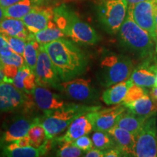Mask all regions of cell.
<instances>
[{"label":"cell","mask_w":157,"mask_h":157,"mask_svg":"<svg viewBox=\"0 0 157 157\" xmlns=\"http://www.w3.org/2000/svg\"><path fill=\"white\" fill-rule=\"evenodd\" d=\"M93 129V125L87 115H82L72 121L63 136L56 138V140L59 143L73 142L78 137L88 135Z\"/></svg>","instance_id":"19"},{"label":"cell","mask_w":157,"mask_h":157,"mask_svg":"<svg viewBox=\"0 0 157 157\" xmlns=\"http://www.w3.org/2000/svg\"><path fill=\"white\" fill-rule=\"evenodd\" d=\"M57 89L68 98L84 103H93L98 99V93L92 85L91 80L73 78L58 84Z\"/></svg>","instance_id":"8"},{"label":"cell","mask_w":157,"mask_h":157,"mask_svg":"<svg viewBox=\"0 0 157 157\" xmlns=\"http://www.w3.org/2000/svg\"><path fill=\"white\" fill-rule=\"evenodd\" d=\"M42 118H29L23 116H17L10 121L6 126L5 132L0 136V147L3 148L6 145L15 142L21 137L28 134L29 130L33 125L42 123Z\"/></svg>","instance_id":"11"},{"label":"cell","mask_w":157,"mask_h":157,"mask_svg":"<svg viewBox=\"0 0 157 157\" xmlns=\"http://www.w3.org/2000/svg\"><path fill=\"white\" fill-rule=\"evenodd\" d=\"M154 86H157V74H156V79H155V84Z\"/></svg>","instance_id":"45"},{"label":"cell","mask_w":157,"mask_h":157,"mask_svg":"<svg viewBox=\"0 0 157 157\" xmlns=\"http://www.w3.org/2000/svg\"><path fill=\"white\" fill-rule=\"evenodd\" d=\"M53 10L51 7L38 6L23 17L22 21L31 34H36L46 29L50 21L53 20Z\"/></svg>","instance_id":"14"},{"label":"cell","mask_w":157,"mask_h":157,"mask_svg":"<svg viewBox=\"0 0 157 157\" xmlns=\"http://www.w3.org/2000/svg\"><path fill=\"white\" fill-rule=\"evenodd\" d=\"M0 136H1V134H0Z\"/></svg>","instance_id":"48"},{"label":"cell","mask_w":157,"mask_h":157,"mask_svg":"<svg viewBox=\"0 0 157 157\" xmlns=\"http://www.w3.org/2000/svg\"><path fill=\"white\" fill-rule=\"evenodd\" d=\"M53 21L57 26L74 42L81 45H94L100 41L95 29L78 16L66 5H62L53 9Z\"/></svg>","instance_id":"2"},{"label":"cell","mask_w":157,"mask_h":157,"mask_svg":"<svg viewBox=\"0 0 157 157\" xmlns=\"http://www.w3.org/2000/svg\"><path fill=\"white\" fill-rule=\"evenodd\" d=\"M154 60L155 63V66H156V71H157V51L154 56Z\"/></svg>","instance_id":"44"},{"label":"cell","mask_w":157,"mask_h":157,"mask_svg":"<svg viewBox=\"0 0 157 157\" xmlns=\"http://www.w3.org/2000/svg\"><path fill=\"white\" fill-rule=\"evenodd\" d=\"M134 84L132 80H124L108 88L102 95V101L108 105H116L123 101L127 90Z\"/></svg>","instance_id":"22"},{"label":"cell","mask_w":157,"mask_h":157,"mask_svg":"<svg viewBox=\"0 0 157 157\" xmlns=\"http://www.w3.org/2000/svg\"><path fill=\"white\" fill-rule=\"evenodd\" d=\"M93 146L95 148L105 151L116 146L113 137L105 131H95L92 137Z\"/></svg>","instance_id":"28"},{"label":"cell","mask_w":157,"mask_h":157,"mask_svg":"<svg viewBox=\"0 0 157 157\" xmlns=\"http://www.w3.org/2000/svg\"><path fill=\"white\" fill-rule=\"evenodd\" d=\"M100 109V105L66 103L59 109L44 111L42 124L45 129L47 139H56L68 129L76 118Z\"/></svg>","instance_id":"4"},{"label":"cell","mask_w":157,"mask_h":157,"mask_svg":"<svg viewBox=\"0 0 157 157\" xmlns=\"http://www.w3.org/2000/svg\"><path fill=\"white\" fill-rule=\"evenodd\" d=\"M5 11H4V8L2 7V5H0V21H2L5 18Z\"/></svg>","instance_id":"42"},{"label":"cell","mask_w":157,"mask_h":157,"mask_svg":"<svg viewBox=\"0 0 157 157\" xmlns=\"http://www.w3.org/2000/svg\"><path fill=\"white\" fill-rule=\"evenodd\" d=\"M136 157L157 156V124L156 114L145 121L136 137L135 154Z\"/></svg>","instance_id":"7"},{"label":"cell","mask_w":157,"mask_h":157,"mask_svg":"<svg viewBox=\"0 0 157 157\" xmlns=\"http://www.w3.org/2000/svg\"><path fill=\"white\" fill-rule=\"evenodd\" d=\"M127 10V0H103L98 7V20L108 33L115 34L126 18Z\"/></svg>","instance_id":"6"},{"label":"cell","mask_w":157,"mask_h":157,"mask_svg":"<svg viewBox=\"0 0 157 157\" xmlns=\"http://www.w3.org/2000/svg\"><path fill=\"white\" fill-rule=\"evenodd\" d=\"M107 132L113 137L116 146L122 152L124 156H134L136 135L117 126H113Z\"/></svg>","instance_id":"18"},{"label":"cell","mask_w":157,"mask_h":157,"mask_svg":"<svg viewBox=\"0 0 157 157\" xmlns=\"http://www.w3.org/2000/svg\"><path fill=\"white\" fill-rule=\"evenodd\" d=\"M146 120L129 110H126L119 116L115 126L126 129L137 136Z\"/></svg>","instance_id":"26"},{"label":"cell","mask_w":157,"mask_h":157,"mask_svg":"<svg viewBox=\"0 0 157 157\" xmlns=\"http://www.w3.org/2000/svg\"><path fill=\"white\" fill-rule=\"evenodd\" d=\"M41 45L36 40H29L25 44L24 52H23V58L25 60V63L29 66L31 70H35L36 67L37 58H38V52Z\"/></svg>","instance_id":"27"},{"label":"cell","mask_w":157,"mask_h":157,"mask_svg":"<svg viewBox=\"0 0 157 157\" xmlns=\"http://www.w3.org/2000/svg\"><path fill=\"white\" fill-rule=\"evenodd\" d=\"M27 135L31 140V146L35 148L42 146L47 140L46 132L42 123H37L33 125L29 130Z\"/></svg>","instance_id":"29"},{"label":"cell","mask_w":157,"mask_h":157,"mask_svg":"<svg viewBox=\"0 0 157 157\" xmlns=\"http://www.w3.org/2000/svg\"><path fill=\"white\" fill-rule=\"evenodd\" d=\"M20 1H21V0H0V5L5 9L6 7H10V6L14 5V4H16Z\"/></svg>","instance_id":"39"},{"label":"cell","mask_w":157,"mask_h":157,"mask_svg":"<svg viewBox=\"0 0 157 157\" xmlns=\"http://www.w3.org/2000/svg\"><path fill=\"white\" fill-rule=\"evenodd\" d=\"M63 82L85 73L88 58L75 44L64 38L43 45Z\"/></svg>","instance_id":"1"},{"label":"cell","mask_w":157,"mask_h":157,"mask_svg":"<svg viewBox=\"0 0 157 157\" xmlns=\"http://www.w3.org/2000/svg\"><path fill=\"white\" fill-rule=\"evenodd\" d=\"M13 85L20 91L25 93H31L36 86V74L26 65L19 68L13 78Z\"/></svg>","instance_id":"21"},{"label":"cell","mask_w":157,"mask_h":157,"mask_svg":"<svg viewBox=\"0 0 157 157\" xmlns=\"http://www.w3.org/2000/svg\"><path fill=\"white\" fill-rule=\"evenodd\" d=\"M2 64L11 65L17 66V68H21L25 63L23 56L13 52L9 56H0V65Z\"/></svg>","instance_id":"32"},{"label":"cell","mask_w":157,"mask_h":157,"mask_svg":"<svg viewBox=\"0 0 157 157\" xmlns=\"http://www.w3.org/2000/svg\"><path fill=\"white\" fill-rule=\"evenodd\" d=\"M55 139H47L42 146L18 147L15 142L10 143L2 148V156L7 157H39L44 156L51 148Z\"/></svg>","instance_id":"16"},{"label":"cell","mask_w":157,"mask_h":157,"mask_svg":"<svg viewBox=\"0 0 157 157\" xmlns=\"http://www.w3.org/2000/svg\"><path fill=\"white\" fill-rule=\"evenodd\" d=\"M34 73L36 74V84L42 87L57 89L61 80L43 45H41L39 50Z\"/></svg>","instance_id":"9"},{"label":"cell","mask_w":157,"mask_h":157,"mask_svg":"<svg viewBox=\"0 0 157 157\" xmlns=\"http://www.w3.org/2000/svg\"><path fill=\"white\" fill-rule=\"evenodd\" d=\"M0 33L10 36H17L25 42L29 41L30 32L22 20L5 17L0 21Z\"/></svg>","instance_id":"20"},{"label":"cell","mask_w":157,"mask_h":157,"mask_svg":"<svg viewBox=\"0 0 157 157\" xmlns=\"http://www.w3.org/2000/svg\"><path fill=\"white\" fill-rule=\"evenodd\" d=\"M118 33L121 44L139 58L145 60L156 52V42L146 31L137 24L129 8Z\"/></svg>","instance_id":"3"},{"label":"cell","mask_w":157,"mask_h":157,"mask_svg":"<svg viewBox=\"0 0 157 157\" xmlns=\"http://www.w3.org/2000/svg\"><path fill=\"white\" fill-rule=\"evenodd\" d=\"M156 74L152 56L143 60L141 63L134 68L129 78L137 85L150 88L154 85Z\"/></svg>","instance_id":"15"},{"label":"cell","mask_w":157,"mask_h":157,"mask_svg":"<svg viewBox=\"0 0 157 157\" xmlns=\"http://www.w3.org/2000/svg\"><path fill=\"white\" fill-rule=\"evenodd\" d=\"M86 157H103L104 156V151L101 149L96 148L93 147V148L90 149V151L86 153Z\"/></svg>","instance_id":"37"},{"label":"cell","mask_w":157,"mask_h":157,"mask_svg":"<svg viewBox=\"0 0 157 157\" xmlns=\"http://www.w3.org/2000/svg\"><path fill=\"white\" fill-rule=\"evenodd\" d=\"M124 105L135 114L145 119L156 114L157 111V104L153 101L148 94L139 98L137 101Z\"/></svg>","instance_id":"23"},{"label":"cell","mask_w":157,"mask_h":157,"mask_svg":"<svg viewBox=\"0 0 157 157\" xmlns=\"http://www.w3.org/2000/svg\"><path fill=\"white\" fill-rule=\"evenodd\" d=\"M18 147H25V146H31V140L28 135H25L24 137H21L18 140L15 141Z\"/></svg>","instance_id":"38"},{"label":"cell","mask_w":157,"mask_h":157,"mask_svg":"<svg viewBox=\"0 0 157 157\" xmlns=\"http://www.w3.org/2000/svg\"><path fill=\"white\" fill-rule=\"evenodd\" d=\"M31 94L37 107L44 111L59 109L66 104L60 95L52 93L42 86H36Z\"/></svg>","instance_id":"17"},{"label":"cell","mask_w":157,"mask_h":157,"mask_svg":"<svg viewBox=\"0 0 157 157\" xmlns=\"http://www.w3.org/2000/svg\"><path fill=\"white\" fill-rule=\"evenodd\" d=\"M72 143L80 148L83 152H87L90 149L93 148V143L92 139H90L87 135H83V136L78 137L73 141Z\"/></svg>","instance_id":"34"},{"label":"cell","mask_w":157,"mask_h":157,"mask_svg":"<svg viewBox=\"0 0 157 157\" xmlns=\"http://www.w3.org/2000/svg\"><path fill=\"white\" fill-rule=\"evenodd\" d=\"M147 94H148V92L146 89V87L133 84L127 90L126 95L122 101V105L137 101L139 98L143 97Z\"/></svg>","instance_id":"30"},{"label":"cell","mask_w":157,"mask_h":157,"mask_svg":"<svg viewBox=\"0 0 157 157\" xmlns=\"http://www.w3.org/2000/svg\"><path fill=\"white\" fill-rule=\"evenodd\" d=\"M66 35L57 26L53 20L50 21L48 26L46 29L39 31L36 34L30 33L29 37V40H36L40 45H44L60 38H64Z\"/></svg>","instance_id":"25"},{"label":"cell","mask_w":157,"mask_h":157,"mask_svg":"<svg viewBox=\"0 0 157 157\" xmlns=\"http://www.w3.org/2000/svg\"><path fill=\"white\" fill-rule=\"evenodd\" d=\"M145 1V0H127L128 5H135V4L140 2Z\"/></svg>","instance_id":"43"},{"label":"cell","mask_w":157,"mask_h":157,"mask_svg":"<svg viewBox=\"0 0 157 157\" xmlns=\"http://www.w3.org/2000/svg\"><path fill=\"white\" fill-rule=\"evenodd\" d=\"M13 52V51L10 47L7 39L0 33V56H9Z\"/></svg>","instance_id":"35"},{"label":"cell","mask_w":157,"mask_h":157,"mask_svg":"<svg viewBox=\"0 0 157 157\" xmlns=\"http://www.w3.org/2000/svg\"><path fill=\"white\" fill-rule=\"evenodd\" d=\"M48 1H50V0H48Z\"/></svg>","instance_id":"47"},{"label":"cell","mask_w":157,"mask_h":157,"mask_svg":"<svg viewBox=\"0 0 157 157\" xmlns=\"http://www.w3.org/2000/svg\"><path fill=\"white\" fill-rule=\"evenodd\" d=\"M127 110L124 105H117L115 107L100 109L87 113V117L94 131H109L115 126L116 123L123 112Z\"/></svg>","instance_id":"13"},{"label":"cell","mask_w":157,"mask_h":157,"mask_svg":"<svg viewBox=\"0 0 157 157\" xmlns=\"http://www.w3.org/2000/svg\"><path fill=\"white\" fill-rule=\"evenodd\" d=\"M128 8L137 24L146 31L156 44V24L153 0H145L135 5H129Z\"/></svg>","instance_id":"12"},{"label":"cell","mask_w":157,"mask_h":157,"mask_svg":"<svg viewBox=\"0 0 157 157\" xmlns=\"http://www.w3.org/2000/svg\"><path fill=\"white\" fill-rule=\"evenodd\" d=\"M104 156L119 157V156H124V155L122 154V152H121L117 146H115L113 147V148L105 150V151H104Z\"/></svg>","instance_id":"36"},{"label":"cell","mask_w":157,"mask_h":157,"mask_svg":"<svg viewBox=\"0 0 157 157\" xmlns=\"http://www.w3.org/2000/svg\"><path fill=\"white\" fill-rule=\"evenodd\" d=\"M29 93H25L11 83L0 82V112H11L29 105Z\"/></svg>","instance_id":"10"},{"label":"cell","mask_w":157,"mask_h":157,"mask_svg":"<svg viewBox=\"0 0 157 157\" xmlns=\"http://www.w3.org/2000/svg\"><path fill=\"white\" fill-rule=\"evenodd\" d=\"M154 2V18L155 22L157 25V0H153Z\"/></svg>","instance_id":"41"},{"label":"cell","mask_w":157,"mask_h":157,"mask_svg":"<svg viewBox=\"0 0 157 157\" xmlns=\"http://www.w3.org/2000/svg\"><path fill=\"white\" fill-rule=\"evenodd\" d=\"M4 36L7 39V42H8L12 50L14 52H16L17 54L23 56L26 42L25 40H23V39H20L17 36H7V35H4Z\"/></svg>","instance_id":"33"},{"label":"cell","mask_w":157,"mask_h":157,"mask_svg":"<svg viewBox=\"0 0 157 157\" xmlns=\"http://www.w3.org/2000/svg\"><path fill=\"white\" fill-rule=\"evenodd\" d=\"M150 95L153 101L157 104V86H153L150 92Z\"/></svg>","instance_id":"40"},{"label":"cell","mask_w":157,"mask_h":157,"mask_svg":"<svg viewBox=\"0 0 157 157\" xmlns=\"http://www.w3.org/2000/svg\"><path fill=\"white\" fill-rule=\"evenodd\" d=\"M0 69H2V66H1V65H0Z\"/></svg>","instance_id":"46"},{"label":"cell","mask_w":157,"mask_h":157,"mask_svg":"<svg viewBox=\"0 0 157 157\" xmlns=\"http://www.w3.org/2000/svg\"><path fill=\"white\" fill-rule=\"evenodd\" d=\"M98 79L101 85L111 87L130 77L134 68L131 58L123 55L111 54L102 59Z\"/></svg>","instance_id":"5"},{"label":"cell","mask_w":157,"mask_h":157,"mask_svg":"<svg viewBox=\"0 0 157 157\" xmlns=\"http://www.w3.org/2000/svg\"><path fill=\"white\" fill-rule=\"evenodd\" d=\"M44 0H21L16 4L4 9L5 17L22 19L38 6L42 5Z\"/></svg>","instance_id":"24"},{"label":"cell","mask_w":157,"mask_h":157,"mask_svg":"<svg viewBox=\"0 0 157 157\" xmlns=\"http://www.w3.org/2000/svg\"><path fill=\"white\" fill-rule=\"evenodd\" d=\"M62 146L57 151V156L77 157L81 156L83 151L72 143V142H63Z\"/></svg>","instance_id":"31"}]
</instances>
